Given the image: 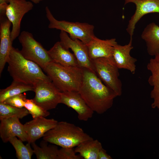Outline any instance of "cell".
<instances>
[{"label":"cell","mask_w":159,"mask_h":159,"mask_svg":"<svg viewBox=\"0 0 159 159\" xmlns=\"http://www.w3.org/2000/svg\"><path fill=\"white\" fill-rule=\"evenodd\" d=\"M82 68V80L78 92L94 112L103 114L112 107L114 99L117 96L103 83L96 73Z\"/></svg>","instance_id":"6da1fadb"},{"label":"cell","mask_w":159,"mask_h":159,"mask_svg":"<svg viewBox=\"0 0 159 159\" xmlns=\"http://www.w3.org/2000/svg\"><path fill=\"white\" fill-rule=\"evenodd\" d=\"M7 63L13 80L33 85L39 80L51 81L38 64L25 58L17 48L12 47Z\"/></svg>","instance_id":"7a4b0ae2"},{"label":"cell","mask_w":159,"mask_h":159,"mask_svg":"<svg viewBox=\"0 0 159 159\" xmlns=\"http://www.w3.org/2000/svg\"><path fill=\"white\" fill-rule=\"evenodd\" d=\"M43 137L44 140L62 148H73L93 139L82 128L65 121L58 122Z\"/></svg>","instance_id":"3957f363"},{"label":"cell","mask_w":159,"mask_h":159,"mask_svg":"<svg viewBox=\"0 0 159 159\" xmlns=\"http://www.w3.org/2000/svg\"><path fill=\"white\" fill-rule=\"evenodd\" d=\"M43 69L61 92L78 91L82 80V68L64 66L51 62Z\"/></svg>","instance_id":"277c9868"},{"label":"cell","mask_w":159,"mask_h":159,"mask_svg":"<svg viewBox=\"0 0 159 159\" xmlns=\"http://www.w3.org/2000/svg\"><path fill=\"white\" fill-rule=\"evenodd\" d=\"M45 10L46 17L49 21V28L64 32L69 34L71 38L78 39L85 44L95 36L93 25L86 23L59 21L54 17L47 6Z\"/></svg>","instance_id":"5b68a950"},{"label":"cell","mask_w":159,"mask_h":159,"mask_svg":"<svg viewBox=\"0 0 159 159\" xmlns=\"http://www.w3.org/2000/svg\"><path fill=\"white\" fill-rule=\"evenodd\" d=\"M92 60L99 78L117 96H121L122 84L119 78V69L113 57L98 58Z\"/></svg>","instance_id":"8992f818"},{"label":"cell","mask_w":159,"mask_h":159,"mask_svg":"<svg viewBox=\"0 0 159 159\" xmlns=\"http://www.w3.org/2000/svg\"><path fill=\"white\" fill-rule=\"evenodd\" d=\"M18 39L22 46L20 52L26 59L35 62L42 69L52 62L47 50L34 39L31 33L22 31L18 37Z\"/></svg>","instance_id":"52a82bcc"},{"label":"cell","mask_w":159,"mask_h":159,"mask_svg":"<svg viewBox=\"0 0 159 159\" xmlns=\"http://www.w3.org/2000/svg\"><path fill=\"white\" fill-rule=\"evenodd\" d=\"M34 102L45 110L55 108L60 103L61 92L52 81L39 80L33 85Z\"/></svg>","instance_id":"ba28073f"},{"label":"cell","mask_w":159,"mask_h":159,"mask_svg":"<svg viewBox=\"0 0 159 159\" xmlns=\"http://www.w3.org/2000/svg\"><path fill=\"white\" fill-rule=\"evenodd\" d=\"M34 5L26 0H10L6 9L5 15L11 23V38L12 42L20 34L21 24L24 15L31 10Z\"/></svg>","instance_id":"9c48e42d"},{"label":"cell","mask_w":159,"mask_h":159,"mask_svg":"<svg viewBox=\"0 0 159 159\" xmlns=\"http://www.w3.org/2000/svg\"><path fill=\"white\" fill-rule=\"evenodd\" d=\"M60 42L65 49H70L73 52L80 67L88 69L96 73L92 59L89 57L86 44L77 39H72L66 32L61 31Z\"/></svg>","instance_id":"30bf717a"},{"label":"cell","mask_w":159,"mask_h":159,"mask_svg":"<svg viewBox=\"0 0 159 159\" xmlns=\"http://www.w3.org/2000/svg\"><path fill=\"white\" fill-rule=\"evenodd\" d=\"M60 103L74 109L77 113L78 118L80 120L87 121L93 116L94 112L87 104L78 91L61 92Z\"/></svg>","instance_id":"8fae6325"},{"label":"cell","mask_w":159,"mask_h":159,"mask_svg":"<svg viewBox=\"0 0 159 159\" xmlns=\"http://www.w3.org/2000/svg\"><path fill=\"white\" fill-rule=\"evenodd\" d=\"M125 4H134L136 10L129 21L127 32L132 38L136 24L145 14L152 13H159V0H124Z\"/></svg>","instance_id":"7c38bea8"},{"label":"cell","mask_w":159,"mask_h":159,"mask_svg":"<svg viewBox=\"0 0 159 159\" xmlns=\"http://www.w3.org/2000/svg\"><path fill=\"white\" fill-rule=\"evenodd\" d=\"M0 120V136L4 142H9L14 137H18L23 142L27 141V135L24 125L20 122L19 118L11 117Z\"/></svg>","instance_id":"4fadbf2b"},{"label":"cell","mask_w":159,"mask_h":159,"mask_svg":"<svg viewBox=\"0 0 159 159\" xmlns=\"http://www.w3.org/2000/svg\"><path fill=\"white\" fill-rule=\"evenodd\" d=\"M58 122L53 119H47L40 117L26 122L24 125L27 135V142L30 143L35 142L53 128Z\"/></svg>","instance_id":"5bb4252c"},{"label":"cell","mask_w":159,"mask_h":159,"mask_svg":"<svg viewBox=\"0 0 159 159\" xmlns=\"http://www.w3.org/2000/svg\"><path fill=\"white\" fill-rule=\"evenodd\" d=\"M0 74L7 62L12 42L10 28L11 23L5 14H0Z\"/></svg>","instance_id":"9a60e30c"},{"label":"cell","mask_w":159,"mask_h":159,"mask_svg":"<svg viewBox=\"0 0 159 159\" xmlns=\"http://www.w3.org/2000/svg\"><path fill=\"white\" fill-rule=\"evenodd\" d=\"M132 40V38H130L129 43L124 45L116 44L114 47L112 57L119 69H127L134 74L137 59L130 54V51L133 48Z\"/></svg>","instance_id":"2e32d148"},{"label":"cell","mask_w":159,"mask_h":159,"mask_svg":"<svg viewBox=\"0 0 159 159\" xmlns=\"http://www.w3.org/2000/svg\"><path fill=\"white\" fill-rule=\"evenodd\" d=\"M117 44L115 39L102 40L95 36L87 44L91 59L100 57H112L114 46Z\"/></svg>","instance_id":"e0dca14e"},{"label":"cell","mask_w":159,"mask_h":159,"mask_svg":"<svg viewBox=\"0 0 159 159\" xmlns=\"http://www.w3.org/2000/svg\"><path fill=\"white\" fill-rule=\"evenodd\" d=\"M150 59L147 65V69L151 73L148 80L150 85L153 87L150 95L153 102L151 107L159 109V54Z\"/></svg>","instance_id":"ac0fdd59"},{"label":"cell","mask_w":159,"mask_h":159,"mask_svg":"<svg viewBox=\"0 0 159 159\" xmlns=\"http://www.w3.org/2000/svg\"><path fill=\"white\" fill-rule=\"evenodd\" d=\"M47 51L52 62L66 66H79L74 54L64 48L59 41L56 42Z\"/></svg>","instance_id":"d6986e66"},{"label":"cell","mask_w":159,"mask_h":159,"mask_svg":"<svg viewBox=\"0 0 159 159\" xmlns=\"http://www.w3.org/2000/svg\"><path fill=\"white\" fill-rule=\"evenodd\" d=\"M146 44L148 54L154 56L159 54V26L154 22L148 25L141 35Z\"/></svg>","instance_id":"ffe728a7"},{"label":"cell","mask_w":159,"mask_h":159,"mask_svg":"<svg viewBox=\"0 0 159 159\" xmlns=\"http://www.w3.org/2000/svg\"><path fill=\"white\" fill-rule=\"evenodd\" d=\"M102 148L100 142L97 140L93 139L80 144L74 150L83 159H98L99 152Z\"/></svg>","instance_id":"44dd1931"},{"label":"cell","mask_w":159,"mask_h":159,"mask_svg":"<svg viewBox=\"0 0 159 159\" xmlns=\"http://www.w3.org/2000/svg\"><path fill=\"white\" fill-rule=\"evenodd\" d=\"M34 91L33 85L13 80L11 84L6 88L0 90V102L14 96L28 91Z\"/></svg>","instance_id":"7402d4cb"},{"label":"cell","mask_w":159,"mask_h":159,"mask_svg":"<svg viewBox=\"0 0 159 159\" xmlns=\"http://www.w3.org/2000/svg\"><path fill=\"white\" fill-rule=\"evenodd\" d=\"M47 142L44 140L40 143V147L35 142L32 143L34 153L37 159H57L59 149L56 145H47Z\"/></svg>","instance_id":"603a6c76"},{"label":"cell","mask_w":159,"mask_h":159,"mask_svg":"<svg viewBox=\"0 0 159 159\" xmlns=\"http://www.w3.org/2000/svg\"><path fill=\"white\" fill-rule=\"evenodd\" d=\"M9 142L14 148L16 156L19 159H31L34 153L33 149L30 146L31 143H28L25 145L22 141L18 139L16 137L11 138Z\"/></svg>","instance_id":"cb8c5ba5"},{"label":"cell","mask_w":159,"mask_h":159,"mask_svg":"<svg viewBox=\"0 0 159 159\" xmlns=\"http://www.w3.org/2000/svg\"><path fill=\"white\" fill-rule=\"evenodd\" d=\"M29 114L25 107H16L3 102H0V119L11 117H16L22 119Z\"/></svg>","instance_id":"d4e9b609"},{"label":"cell","mask_w":159,"mask_h":159,"mask_svg":"<svg viewBox=\"0 0 159 159\" xmlns=\"http://www.w3.org/2000/svg\"><path fill=\"white\" fill-rule=\"evenodd\" d=\"M24 107L28 110L33 119L40 117H45L50 115V112L48 111L45 110L37 105L33 99H26Z\"/></svg>","instance_id":"484cf974"},{"label":"cell","mask_w":159,"mask_h":159,"mask_svg":"<svg viewBox=\"0 0 159 159\" xmlns=\"http://www.w3.org/2000/svg\"><path fill=\"white\" fill-rule=\"evenodd\" d=\"M26 96L22 93L10 97L3 102L11 106L19 108L24 107Z\"/></svg>","instance_id":"4316f807"},{"label":"cell","mask_w":159,"mask_h":159,"mask_svg":"<svg viewBox=\"0 0 159 159\" xmlns=\"http://www.w3.org/2000/svg\"><path fill=\"white\" fill-rule=\"evenodd\" d=\"M73 148H62L59 149L57 159H83L80 155H77Z\"/></svg>","instance_id":"83f0119b"},{"label":"cell","mask_w":159,"mask_h":159,"mask_svg":"<svg viewBox=\"0 0 159 159\" xmlns=\"http://www.w3.org/2000/svg\"><path fill=\"white\" fill-rule=\"evenodd\" d=\"M111 156L108 154L106 151L102 148L99 151L98 156V159H112Z\"/></svg>","instance_id":"f1b7e54d"},{"label":"cell","mask_w":159,"mask_h":159,"mask_svg":"<svg viewBox=\"0 0 159 159\" xmlns=\"http://www.w3.org/2000/svg\"><path fill=\"white\" fill-rule=\"evenodd\" d=\"M10 0H0V4H8Z\"/></svg>","instance_id":"f546056e"},{"label":"cell","mask_w":159,"mask_h":159,"mask_svg":"<svg viewBox=\"0 0 159 159\" xmlns=\"http://www.w3.org/2000/svg\"><path fill=\"white\" fill-rule=\"evenodd\" d=\"M31 2L35 4H39L41 1L40 0H30Z\"/></svg>","instance_id":"4dcf8cb0"},{"label":"cell","mask_w":159,"mask_h":159,"mask_svg":"<svg viewBox=\"0 0 159 159\" xmlns=\"http://www.w3.org/2000/svg\"><path fill=\"white\" fill-rule=\"evenodd\" d=\"M42 0H40L41 1H42Z\"/></svg>","instance_id":"1f68e13d"},{"label":"cell","mask_w":159,"mask_h":159,"mask_svg":"<svg viewBox=\"0 0 159 159\" xmlns=\"http://www.w3.org/2000/svg\"><path fill=\"white\" fill-rule=\"evenodd\" d=\"M158 110H159V109H158Z\"/></svg>","instance_id":"d6a6232c"}]
</instances>
